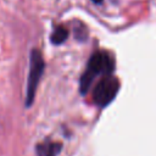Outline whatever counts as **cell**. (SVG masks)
<instances>
[{
	"mask_svg": "<svg viewBox=\"0 0 156 156\" xmlns=\"http://www.w3.org/2000/svg\"><path fill=\"white\" fill-rule=\"evenodd\" d=\"M115 69V62L112 56L107 51H95L85 67V71L80 76L79 79V91L82 95H85L88 89L90 88L91 83L100 76L112 74Z\"/></svg>",
	"mask_w": 156,
	"mask_h": 156,
	"instance_id": "obj_1",
	"label": "cell"
},
{
	"mask_svg": "<svg viewBox=\"0 0 156 156\" xmlns=\"http://www.w3.org/2000/svg\"><path fill=\"white\" fill-rule=\"evenodd\" d=\"M61 149H62V143L44 140L35 145V154L37 156H57Z\"/></svg>",
	"mask_w": 156,
	"mask_h": 156,
	"instance_id": "obj_4",
	"label": "cell"
},
{
	"mask_svg": "<svg viewBox=\"0 0 156 156\" xmlns=\"http://www.w3.org/2000/svg\"><path fill=\"white\" fill-rule=\"evenodd\" d=\"M74 33H76V38L80 41H84L88 37V32H87V28L83 26V24H78V27L74 28Z\"/></svg>",
	"mask_w": 156,
	"mask_h": 156,
	"instance_id": "obj_6",
	"label": "cell"
},
{
	"mask_svg": "<svg viewBox=\"0 0 156 156\" xmlns=\"http://www.w3.org/2000/svg\"><path fill=\"white\" fill-rule=\"evenodd\" d=\"M119 89V82L118 79L112 76H102V78L95 84L93 89V101L96 106L99 107H105L107 106L117 95Z\"/></svg>",
	"mask_w": 156,
	"mask_h": 156,
	"instance_id": "obj_3",
	"label": "cell"
},
{
	"mask_svg": "<svg viewBox=\"0 0 156 156\" xmlns=\"http://www.w3.org/2000/svg\"><path fill=\"white\" fill-rule=\"evenodd\" d=\"M44 68H45V62L41 52L38 49H32L29 54V73H28L27 91H26V107L32 106L34 101L37 88L44 73Z\"/></svg>",
	"mask_w": 156,
	"mask_h": 156,
	"instance_id": "obj_2",
	"label": "cell"
},
{
	"mask_svg": "<svg viewBox=\"0 0 156 156\" xmlns=\"http://www.w3.org/2000/svg\"><path fill=\"white\" fill-rule=\"evenodd\" d=\"M69 33H68V29L63 26H58L57 28H55V30L51 33V37H50V41L54 44V45H60L62 43H65L68 38Z\"/></svg>",
	"mask_w": 156,
	"mask_h": 156,
	"instance_id": "obj_5",
	"label": "cell"
},
{
	"mask_svg": "<svg viewBox=\"0 0 156 156\" xmlns=\"http://www.w3.org/2000/svg\"><path fill=\"white\" fill-rule=\"evenodd\" d=\"M94 4H96V5H100V4H102V0H91Z\"/></svg>",
	"mask_w": 156,
	"mask_h": 156,
	"instance_id": "obj_7",
	"label": "cell"
}]
</instances>
